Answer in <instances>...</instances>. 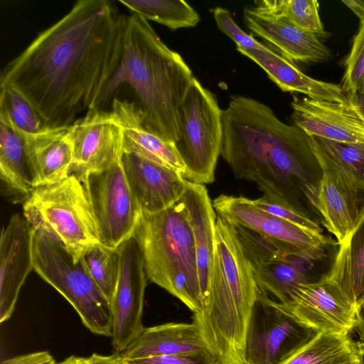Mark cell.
I'll list each match as a JSON object with an SVG mask.
<instances>
[{"mask_svg":"<svg viewBox=\"0 0 364 364\" xmlns=\"http://www.w3.org/2000/svg\"><path fill=\"white\" fill-rule=\"evenodd\" d=\"M319 164L333 169L349 184L364 193V144L334 141L310 136Z\"/></svg>","mask_w":364,"mask_h":364,"instance_id":"cell-28","label":"cell"},{"mask_svg":"<svg viewBox=\"0 0 364 364\" xmlns=\"http://www.w3.org/2000/svg\"><path fill=\"white\" fill-rule=\"evenodd\" d=\"M231 224V223H230ZM249 261L259 290L286 304L294 289L309 282L306 262L282 251L259 235L231 224Z\"/></svg>","mask_w":364,"mask_h":364,"instance_id":"cell-14","label":"cell"},{"mask_svg":"<svg viewBox=\"0 0 364 364\" xmlns=\"http://www.w3.org/2000/svg\"><path fill=\"white\" fill-rule=\"evenodd\" d=\"M246 26L256 36L272 45L291 62L321 63L331 58V52L315 34L305 31L284 16L259 13L246 8Z\"/></svg>","mask_w":364,"mask_h":364,"instance_id":"cell-20","label":"cell"},{"mask_svg":"<svg viewBox=\"0 0 364 364\" xmlns=\"http://www.w3.org/2000/svg\"><path fill=\"white\" fill-rule=\"evenodd\" d=\"M213 16L218 28L230 38L237 48L247 50H262L266 48L252 35L242 31L234 21L228 10L217 7L213 10Z\"/></svg>","mask_w":364,"mask_h":364,"instance_id":"cell-35","label":"cell"},{"mask_svg":"<svg viewBox=\"0 0 364 364\" xmlns=\"http://www.w3.org/2000/svg\"><path fill=\"white\" fill-rule=\"evenodd\" d=\"M323 277L335 284L355 309L364 300V208L358 222L339 244L333 263Z\"/></svg>","mask_w":364,"mask_h":364,"instance_id":"cell-26","label":"cell"},{"mask_svg":"<svg viewBox=\"0 0 364 364\" xmlns=\"http://www.w3.org/2000/svg\"><path fill=\"white\" fill-rule=\"evenodd\" d=\"M68 128H51L23 136L36 188L56 183L70 175L73 152L66 136Z\"/></svg>","mask_w":364,"mask_h":364,"instance_id":"cell-25","label":"cell"},{"mask_svg":"<svg viewBox=\"0 0 364 364\" xmlns=\"http://www.w3.org/2000/svg\"><path fill=\"white\" fill-rule=\"evenodd\" d=\"M222 111L215 96L194 78L178 107V139L174 144L188 181L204 185L215 180L223 139Z\"/></svg>","mask_w":364,"mask_h":364,"instance_id":"cell-8","label":"cell"},{"mask_svg":"<svg viewBox=\"0 0 364 364\" xmlns=\"http://www.w3.org/2000/svg\"><path fill=\"white\" fill-rule=\"evenodd\" d=\"M0 176L5 196L25 202L36 188L24 137L0 122Z\"/></svg>","mask_w":364,"mask_h":364,"instance_id":"cell-27","label":"cell"},{"mask_svg":"<svg viewBox=\"0 0 364 364\" xmlns=\"http://www.w3.org/2000/svg\"><path fill=\"white\" fill-rule=\"evenodd\" d=\"M222 124L220 155L235 177L254 182L264 198L311 215L307 207L322 170L310 136L244 96L231 97Z\"/></svg>","mask_w":364,"mask_h":364,"instance_id":"cell-2","label":"cell"},{"mask_svg":"<svg viewBox=\"0 0 364 364\" xmlns=\"http://www.w3.org/2000/svg\"><path fill=\"white\" fill-rule=\"evenodd\" d=\"M237 51L259 65L269 77L284 92H299L307 97L336 102L348 101L346 94L338 85L311 78L295 65L269 47L247 50L237 47Z\"/></svg>","mask_w":364,"mask_h":364,"instance_id":"cell-24","label":"cell"},{"mask_svg":"<svg viewBox=\"0 0 364 364\" xmlns=\"http://www.w3.org/2000/svg\"><path fill=\"white\" fill-rule=\"evenodd\" d=\"M121 162L141 211L166 209L183 194L187 180L182 174L133 154H124Z\"/></svg>","mask_w":364,"mask_h":364,"instance_id":"cell-18","label":"cell"},{"mask_svg":"<svg viewBox=\"0 0 364 364\" xmlns=\"http://www.w3.org/2000/svg\"><path fill=\"white\" fill-rule=\"evenodd\" d=\"M33 269L73 306L93 333L112 336V305L89 273L53 235L33 228Z\"/></svg>","mask_w":364,"mask_h":364,"instance_id":"cell-6","label":"cell"},{"mask_svg":"<svg viewBox=\"0 0 364 364\" xmlns=\"http://www.w3.org/2000/svg\"><path fill=\"white\" fill-rule=\"evenodd\" d=\"M194 78L181 55L164 44L148 21L134 14L123 16L118 64L96 109L127 84L134 90L144 126L174 144L178 139V107Z\"/></svg>","mask_w":364,"mask_h":364,"instance_id":"cell-3","label":"cell"},{"mask_svg":"<svg viewBox=\"0 0 364 364\" xmlns=\"http://www.w3.org/2000/svg\"><path fill=\"white\" fill-rule=\"evenodd\" d=\"M0 122L23 136L39 134L51 129L33 107L10 86H0Z\"/></svg>","mask_w":364,"mask_h":364,"instance_id":"cell-31","label":"cell"},{"mask_svg":"<svg viewBox=\"0 0 364 364\" xmlns=\"http://www.w3.org/2000/svg\"><path fill=\"white\" fill-rule=\"evenodd\" d=\"M57 364H91L89 358L72 355Z\"/></svg>","mask_w":364,"mask_h":364,"instance_id":"cell-43","label":"cell"},{"mask_svg":"<svg viewBox=\"0 0 364 364\" xmlns=\"http://www.w3.org/2000/svg\"><path fill=\"white\" fill-rule=\"evenodd\" d=\"M316 333L259 290L245 336V364H281Z\"/></svg>","mask_w":364,"mask_h":364,"instance_id":"cell-10","label":"cell"},{"mask_svg":"<svg viewBox=\"0 0 364 364\" xmlns=\"http://www.w3.org/2000/svg\"><path fill=\"white\" fill-rule=\"evenodd\" d=\"M354 346L357 364H364V343L360 341L355 342Z\"/></svg>","mask_w":364,"mask_h":364,"instance_id":"cell-44","label":"cell"},{"mask_svg":"<svg viewBox=\"0 0 364 364\" xmlns=\"http://www.w3.org/2000/svg\"><path fill=\"white\" fill-rule=\"evenodd\" d=\"M252 9L259 13L286 17L298 27L316 36L328 35L320 19L319 4L316 0L257 1Z\"/></svg>","mask_w":364,"mask_h":364,"instance_id":"cell-32","label":"cell"},{"mask_svg":"<svg viewBox=\"0 0 364 364\" xmlns=\"http://www.w3.org/2000/svg\"><path fill=\"white\" fill-rule=\"evenodd\" d=\"M1 364H57L48 351H38L9 358Z\"/></svg>","mask_w":364,"mask_h":364,"instance_id":"cell-38","label":"cell"},{"mask_svg":"<svg viewBox=\"0 0 364 364\" xmlns=\"http://www.w3.org/2000/svg\"><path fill=\"white\" fill-rule=\"evenodd\" d=\"M364 85V20L360 21L358 33L345 63L342 89L352 93Z\"/></svg>","mask_w":364,"mask_h":364,"instance_id":"cell-34","label":"cell"},{"mask_svg":"<svg viewBox=\"0 0 364 364\" xmlns=\"http://www.w3.org/2000/svg\"><path fill=\"white\" fill-rule=\"evenodd\" d=\"M284 305L299 321L316 333L348 335L355 327V308L323 277L316 282L299 284Z\"/></svg>","mask_w":364,"mask_h":364,"instance_id":"cell-15","label":"cell"},{"mask_svg":"<svg viewBox=\"0 0 364 364\" xmlns=\"http://www.w3.org/2000/svg\"><path fill=\"white\" fill-rule=\"evenodd\" d=\"M253 202L260 209L274 215L289 220L307 230L322 233V228L320 225L314 219L312 215L308 213L272 202L264 197L254 199Z\"/></svg>","mask_w":364,"mask_h":364,"instance_id":"cell-36","label":"cell"},{"mask_svg":"<svg viewBox=\"0 0 364 364\" xmlns=\"http://www.w3.org/2000/svg\"><path fill=\"white\" fill-rule=\"evenodd\" d=\"M91 364H126L125 358L121 353L111 355H102L93 353L89 357Z\"/></svg>","mask_w":364,"mask_h":364,"instance_id":"cell-40","label":"cell"},{"mask_svg":"<svg viewBox=\"0 0 364 364\" xmlns=\"http://www.w3.org/2000/svg\"><path fill=\"white\" fill-rule=\"evenodd\" d=\"M360 18V22L364 20V1L347 0L343 1Z\"/></svg>","mask_w":364,"mask_h":364,"instance_id":"cell-42","label":"cell"},{"mask_svg":"<svg viewBox=\"0 0 364 364\" xmlns=\"http://www.w3.org/2000/svg\"><path fill=\"white\" fill-rule=\"evenodd\" d=\"M120 267L111 303L112 344L121 353L144 329L142 325L146 274L143 255L133 235L119 247Z\"/></svg>","mask_w":364,"mask_h":364,"instance_id":"cell-13","label":"cell"},{"mask_svg":"<svg viewBox=\"0 0 364 364\" xmlns=\"http://www.w3.org/2000/svg\"><path fill=\"white\" fill-rule=\"evenodd\" d=\"M132 14L156 21L171 30L194 27L200 16L183 0H119Z\"/></svg>","mask_w":364,"mask_h":364,"instance_id":"cell-30","label":"cell"},{"mask_svg":"<svg viewBox=\"0 0 364 364\" xmlns=\"http://www.w3.org/2000/svg\"><path fill=\"white\" fill-rule=\"evenodd\" d=\"M348 102L364 121V85L352 93L346 94Z\"/></svg>","mask_w":364,"mask_h":364,"instance_id":"cell-39","label":"cell"},{"mask_svg":"<svg viewBox=\"0 0 364 364\" xmlns=\"http://www.w3.org/2000/svg\"><path fill=\"white\" fill-rule=\"evenodd\" d=\"M125 359L161 355L213 356L198 325L167 323L144 328L121 353Z\"/></svg>","mask_w":364,"mask_h":364,"instance_id":"cell-21","label":"cell"},{"mask_svg":"<svg viewBox=\"0 0 364 364\" xmlns=\"http://www.w3.org/2000/svg\"><path fill=\"white\" fill-rule=\"evenodd\" d=\"M319 165L322 176L309 204L319 213L323 225L336 237L339 245L359 220L364 208V193L328 166Z\"/></svg>","mask_w":364,"mask_h":364,"instance_id":"cell-19","label":"cell"},{"mask_svg":"<svg viewBox=\"0 0 364 364\" xmlns=\"http://www.w3.org/2000/svg\"><path fill=\"white\" fill-rule=\"evenodd\" d=\"M123 16L106 0H80L41 31L1 73L50 128L67 127L96 109L118 64Z\"/></svg>","mask_w":364,"mask_h":364,"instance_id":"cell-1","label":"cell"},{"mask_svg":"<svg viewBox=\"0 0 364 364\" xmlns=\"http://www.w3.org/2000/svg\"><path fill=\"white\" fill-rule=\"evenodd\" d=\"M125 360L126 364H220L213 356L161 355Z\"/></svg>","mask_w":364,"mask_h":364,"instance_id":"cell-37","label":"cell"},{"mask_svg":"<svg viewBox=\"0 0 364 364\" xmlns=\"http://www.w3.org/2000/svg\"><path fill=\"white\" fill-rule=\"evenodd\" d=\"M82 183L97 223L100 244L118 249L134 235L141 213L121 161L90 175Z\"/></svg>","mask_w":364,"mask_h":364,"instance_id":"cell-11","label":"cell"},{"mask_svg":"<svg viewBox=\"0 0 364 364\" xmlns=\"http://www.w3.org/2000/svg\"><path fill=\"white\" fill-rule=\"evenodd\" d=\"M33 228L23 217L14 215L4 226L0 240V322L11 316L24 281L33 269Z\"/></svg>","mask_w":364,"mask_h":364,"instance_id":"cell-17","label":"cell"},{"mask_svg":"<svg viewBox=\"0 0 364 364\" xmlns=\"http://www.w3.org/2000/svg\"><path fill=\"white\" fill-rule=\"evenodd\" d=\"M291 105L294 125L308 136L364 144V121L348 100L336 102L294 97Z\"/></svg>","mask_w":364,"mask_h":364,"instance_id":"cell-16","label":"cell"},{"mask_svg":"<svg viewBox=\"0 0 364 364\" xmlns=\"http://www.w3.org/2000/svg\"><path fill=\"white\" fill-rule=\"evenodd\" d=\"M123 132L124 154H133L183 176L186 167L173 144L148 130L135 102L114 99L112 110Z\"/></svg>","mask_w":364,"mask_h":364,"instance_id":"cell-22","label":"cell"},{"mask_svg":"<svg viewBox=\"0 0 364 364\" xmlns=\"http://www.w3.org/2000/svg\"><path fill=\"white\" fill-rule=\"evenodd\" d=\"M259 289L234 227L217 215L208 294L193 321L220 364H245V336Z\"/></svg>","mask_w":364,"mask_h":364,"instance_id":"cell-4","label":"cell"},{"mask_svg":"<svg viewBox=\"0 0 364 364\" xmlns=\"http://www.w3.org/2000/svg\"><path fill=\"white\" fill-rule=\"evenodd\" d=\"M82 259L102 292L112 303L120 267L119 250L96 244L85 250Z\"/></svg>","mask_w":364,"mask_h":364,"instance_id":"cell-33","label":"cell"},{"mask_svg":"<svg viewBox=\"0 0 364 364\" xmlns=\"http://www.w3.org/2000/svg\"><path fill=\"white\" fill-rule=\"evenodd\" d=\"M134 236L143 255L146 277L198 313L202 299L195 240L181 199L156 213L141 211Z\"/></svg>","mask_w":364,"mask_h":364,"instance_id":"cell-5","label":"cell"},{"mask_svg":"<svg viewBox=\"0 0 364 364\" xmlns=\"http://www.w3.org/2000/svg\"><path fill=\"white\" fill-rule=\"evenodd\" d=\"M180 199L186 209L193 229L202 305L210 287L217 215L205 185L187 181Z\"/></svg>","mask_w":364,"mask_h":364,"instance_id":"cell-23","label":"cell"},{"mask_svg":"<svg viewBox=\"0 0 364 364\" xmlns=\"http://www.w3.org/2000/svg\"><path fill=\"white\" fill-rule=\"evenodd\" d=\"M354 343L348 335L318 333L281 364H357Z\"/></svg>","mask_w":364,"mask_h":364,"instance_id":"cell-29","label":"cell"},{"mask_svg":"<svg viewBox=\"0 0 364 364\" xmlns=\"http://www.w3.org/2000/svg\"><path fill=\"white\" fill-rule=\"evenodd\" d=\"M213 206L230 223L259 235L289 255L308 262L326 256L328 237L260 209L252 199L221 194Z\"/></svg>","mask_w":364,"mask_h":364,"instance_id":"cell-9","label":"cell"},{"mask_svg":"<svg viewBox=\"0 0 364 364\" xmlns=\"http://www.w3.org/2000/svg\"><path fill=\"white\" fill-rule=\"evenodd\" d=\"M356 331L361 341H364V300L356 309Z\"/></svg>","mask_w":364,"mask_h":364,"instance_id":"cell-41","label":"cell"},{"mask_svg":"<svg viewBox=\"0 0 364 364\" xmlns=\"http://www.w3.org/2000/svg\"><path fill=\"white\" fill-rule=\"evenodd\" d=\"M23 217L33 229L60 240L80 259L88 247L100 243L96 218L83 183L75 176L38 186L23 202Z\"/></svg>","mask_w":364,"mask_h":364,"instance_id":"cell-7","label":"cell"},{"mask_svg":"<svg viewBox=\"0 0 364 364\" xmlns=\"http://www.w3.org/2000/svg\"><path fill=\"white\" fill-rule=\"evenodd\" d=\"M73 152L70 175L83 182L122 160L123 132L112 111L91 109L66 132Z\"/></svg>","mask_w":364,"mask_h":364,"instance_id":"cell-12","label":"cell"}]
</instances>
